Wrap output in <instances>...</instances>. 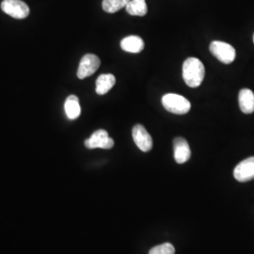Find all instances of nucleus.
<instances>
[{"label":"nucleus","instance_id":"obj_12","mask_svg":"<svg viewBox=\"0 0 254 254\" xmlns=\"http://www.w3.org/2000/svg\"><path fill=\"white\" fill-rule=\"evenodd\" d=\"M116 78L111 73H104L101 74L100 76L96 80V89L95 91L99 95H104L108 93L115 85Z\"/></svg>","mask_w":254,"mask_h":254},{"label":"nucleus","instance_id":"obj_11","mask_svg":"<svg viewBox=\"0 0 254 254\" xmlns=\"http://www.w3.org/2000/svg\"><path fill=\"white\" fill-rule=\"evenodd\" d=\"M239 107L243 113L252 114L254 112V92L250 89H243L238 95Z\"/></svg>","mask_w":254,"mask_h":254},{"label":"nucleus","instance_id":"obj_1","mask_svg":"<svg viewBox=\"0 0 254 254\" xmlns=\"http://www.w3.org/2000/svg\"><path fill=\"white\" fill-rule=\"evenodd\" d=\"M205 76L204 65L197 58H189L183 64V78L190 88L200 86Z\"/></svg>","mask_w":254,"mask_h":254},{"label":"nucleus","instance_id":"obj_8","mask_svg":"<svg viewBox=\"0 0 254 254\" xmlns=\"http://www.w3.org/2000/svg\"><path fill=\"white\" fill-rule=\"evenodd\" d=\"M236 180L241 183L254 179V156L249 157L238 164L234 171Z\"/></svg>","mask_w":254,"mask_h":254},{"label":"nucleus","instance_id":"obj_15","mask_svg":"<svg viewBox=\"0 0 254 254\" xmlns=\"http://www.w3.org/2000/svg\"><path fill=\"white\" fill-rule=\"evenodd\" d=\"M130 0H103L102 7L106 12L114 13L120 9L126 8Z\"/></svg>","mask_w":254,"mask_h":254},{"label":"nucleus","instance_id":"obj_7","mask_svg":"<svg viewBox=\"0 0 254 254\" xmlns=\"http://www.w3.org/2000/svg\"><path fill=\"white\" fill-rule=\"evenodd\" d=\"M133 139L138 147V149L142 152H149L153 148V138L148 133L144 127L141 125H136L132 130Z\"/></svg>","mask_w":254,"mask_h":254},{"label":"nucleus","instance_id":"obj_4","mask_svg":"<svg viewBox=\"0 0 254 254\" xmlns=\"http://www.w3.org/2000/svg\"><path fill=\"white\" fill-rule=\"evenodd\" d=\"M1 9L15 19H25L29 14L28 6L21 0H4L1 3Z\"/></svg>","mask_w":254,"mask_h":254},{"label":"nucleus","instance_id":"obj_14","mask_svg":"<svg viewBox=\"0 0 254 254\" xmlns=\"http://www.w3.org/2000/svg\"><path fill=\"white\" fill-rule=\"evenodd\" d=\"M126 9L127 12L133 16H144L148 12L145 0H130Z\"/></svg>","mask_w":254,"mask_h":254},{"label":"nucleus","instance_id":"obj_5","mask_svg":"<svg viewBox=\"0 0 254 254\" xmlns=\"http://www.w3.org/2000/svg\"><path fill=\"white\" fill-rule=\"evenodd\" d=\"M100 60L97 56L93 54L85 55L80 61L77 70V77L84 79L95 73L100 67Z\"/></svg>","mask_w":254,"mask_h":254},{"label":"nucleus","instance_id":"obj_3","mask_svg":"<svg viewBox=\"0 0 254 254\" xmlns=\"http://www.w3.org/2000/svg\"><path fill=\"white\" fill-rule=\"evenodd\" d=\"M209 48L210 52L222 64H232L236 60V49L227 43L214 41L211 43Z\"/></svg>","mask_w":254,"mask_h":254},{"label":"nucleus","instance_id":"obj_10","mask_svg":"<svg viewBox=\"0 0 254 254\" xmlns=\"http://www.w3.org/2000/svg\"><path fill=\"white\" fill-rule=\"evenodd\" d=\"M144 46L143 40L136 35L126 37L121 42L122 49L129 53H139L144 49Z\"/></svg>","mask_w":254,"mask_h":254},{"label":"nucleus","instance_id":"obj_6","mask_svg":"<svg viewBox=\"0 0 254 254\" xmlns=\"http://www.w3.org/2000/svg\"><path fill=\"white\" fill-rule=\"evenodd\" d=\"M85 146L88 149H111L114 146V140L109 137L106 130L100 129L95 131L90 138L85 140Z\"/></svg>","mask_w":254,"mask_h":254},{"label":"nucleus","instance_id":"obj_17","mask_svg":"<svg viewBox=\"0 0 254 254\" xmlns=\"http://www.w3.org/2000/svg\"></svg>","mask_w":254,"mask_h":254},{"label":"nucleus","instance_id":"obj_13","mask_svg":"<svg viewBox=\"0 0 254 254\" xmlns=\"http://www.w3.org/2000/svg\"><path fill=\"white\" fill-rule=\"evenodd\" d=\"M64 109L67 117L70 120H75L80 116L81 108L79 104V99L75 95H70L64 104Z\"/></svg>","mask_w":254,"mask_h":254},{"label":"nucleus","instance_id":"obj_16","mask_svg":"<svg viewBox=\"0 0 254 254\" xmlns=\"http://www.w3.org/2000/svg\"><path fill=\"white\" fill-rule=\"evenodd\" d=\"M175 254V249L172 244L170 243H165L161 245L155 246L153 248L149 254Z\"/></svg>","mask_w":254,"mask_h":254},{"label":"nucleus","instance_id":"obj_9","mask_svg":"<svg viewBox=\"0 0 254 254\" xmlns=\"http://www.w3.org/2000/svg\"><path fill=\"white\" fill-rule=\"evenodd\" d=\"M174 158L178 164L186 163L191 156L190 147L184 137H176L173 140Z\"/></svg>","mask_w":254,"mask_h":254},{"label":"nucleus","instance_id":"obj_2","mask_svg":"<svg viewBox=\"0 0 254 254\" xmlns=\"http://www.w3.org/2000/svg\"><path fill=\"white\" fill-rule=\"evenodd\" d=\"M162 105L167 111L176 115H185L191 109L190 102L176 93L165 94L162 97Z\"/></svg>","mask_w":254,"mask_h":254}]
</instances>
